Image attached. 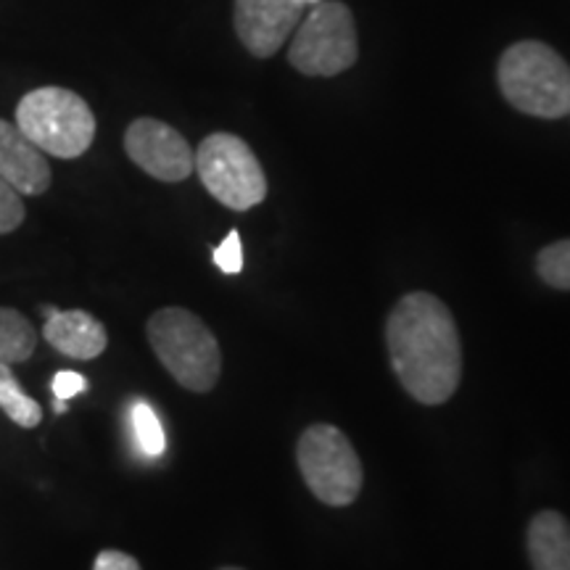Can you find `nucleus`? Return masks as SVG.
<instances>
[{
  "label": "nucleus",
  "mask_w": 570,
  "mask_h": 570,
  "mask_svg": "<svg viewBox=\"0 0 570 570\" xmlns=\"http://www.w3.org/2000/svg\"><path fill=\"white\" fill-rule=\"evenodd\" d=\"M132 428H135V439H138L142 452L151 454V458H159L164 446H167V439H164V428L159 423V417H156L151 404L135 402Z\"/></svg>",
  "instance_id": "16"
},
{
  "label": "nucleus",
  "mask_w": 570,
  "mask_h": 570,
  "mask_svg": "<svg viewBox=\"0 0 570 570\" xmlns=\"http://www.w3.org/2000/svg\"><path fill=\"white\" fill-rule=\"evenodd\" d=\"M360 56L356 24L348 6L323 0L302 21L288 48V63L306 77H336Z\"/></svg>",
  "instance_id": "7"
},
{
  "label": "nucleus",
  "mask_w": 570,
  "mask_h": 570,
  "mask_svg": "<svg viewBox=\"0 0 570 570\" xmlns=\"http://www.w3.org/2000/svg\"><path fill=\"white\" fill-rule=\"evenodd\" d=\"M125 151L142 173L161 183H183L196 169V154L183 132L154 117H140L127 127Z\"/></svg>",
  "instance_id": "8"
},
{
  "label": "nucleus",
  "mask_w": 570,
  "mask_h": 570,
  "mask_svg": "<svg viewBox=\"0 0 570 570\" xmlns=\"http://www.w3.org/2000/svg\"><path fill=\"white\" fill-rule=\"evenodd\" d=\"M302 3H317V0H302Z\"/></svg>",
  "instance_id": "22"
},
{
  "label": "nucleus",
  "mask_w": 570,
  "mask_h": 570,
  "mask_svg": "<svg viewBox=\"0 0 570 570\" xmlns=\"http://www.w3.org/2000/svg\"><path fill=\"white\" fill-rule=\"evenodd\" d=\"M302 0H235L233 24L246 51L269 59L302 21Z\"/></svg>",
  "instance_id": "9"
},
{
  "label": "nucleus",
  "mask_w": 570,
  "mask_h": 570,
  "mask_svg": "<svg viewBox=\"0 0 570 570\" xmlns=\"http://www.w3.org/2000/svg\"><path fill=\"white\" fill-rule=\"evenodd\" d=\"M499 90L512 109L539 119L570 114V67L539 40H523L502 53L497 67Z\"/></svg>",
  "instance_id": "2"
},
{
  "label": "nucleus",
  "mask_w": 570,
  "mask_h": 570,
  "mask_svg": "<svg viewBox=\"0 0 570 570\" xmlns=\"http://www.w3.org/2000/svg\"><path fill=\"white\" fill-rule=\"evenodd\" d=\"M51 389L56 399H63V402H67V399L82 394V391L88 389V381H85L80 373H75V370H61V373L53 375Z\"/></svg>",
  "instance_id": "19"
},
{
  "label": "nucleus",
  "mask_w": 570,
  "mask_h": 570,
  "mask_svg": "<svg viewBox=\"0 0 570 570\" xmlns=\"http://www.w3.org/2000/svg\"><path fill=\"white\" fill-rule=\"evenodd\" d=\"M214 265L225 275H238L244 269V246H240V233L230 230L227 238L214 248Z\"/></svg>",
  "instance_id": "18"
},
{
  "label": "nucleus",
  "mask_w": 570,
  "mask_h": 570,
  "mask_svg": "<svg viewBox=\"0 0 570 570\" xmlns=\"http://www.w3.org/2000/svg\"><path fill=\"white\" fill-rule=\"evenodd\" d=\"M219 570H244V568H233V566H227V568H219Z\"/></svg>",
  "instance_id": "21"
},
{
  "label": "nucleus",
  "mask_w": 570,
  "mask_h": 570,
  "mask_svg": "<svg viewBox=\"0 0 570 570\" xmlns=\"http://www.w3.org/2000/svg\"><path fill=\"white\" fill-rule=\"evenodd\" d=\"M525 544L533 570H570V523L560 512H537L529 523Z\"/></svg>",
  "instance_id": "12"
},
{
  "label": "nucleus",
  "mask_w": 570,
  "mask_h": 570,
  "mask_svg": "<svg viewBox=\"0 0 570 570\" xmlns=\"http://www.w3.org/2000/svg\"><path fill=\"white\" fill-rule=\"evenodd\" d=\"M0 180L21 196H42L53 180L46 154L6 119H0Z\"/></svg>",
  "instance_id": "10"
},
{
  "label": "nucleus",
  "mask_w": 570,
  "mask_h": 570,
  "mask_svg": "<svg viewBox=\"0 0 570 570\" xmlns=\"http://www.w3.org/2000/svg\"><path fill=\"white\" fill-rule=\"evenodd\" d=\"M154 354L183 389L209 394L223 375V352L206 323L183 306H164L146 323Z\"/></svg>",
  "instance_id": "3"
},
{
  "label": "nucleus",
  "mask_w": 570,
  "mask_h": 570,
  "mask_svg": "<svg viewBox=\"0 0 570 570\" xmlns=\"http://www.w3.org/2000/svg\"><path fill=\"white\" fill-rule=\"evenodd\" d=\"M0 410L9 415L19 428H38L42 420V407L32 396L21 391L17 375L11 373V365L0 362Z\"/></svg>",
  "instance_id": "14"
},
{
  "label": "nucleus",
  "mask_w": 570,
  "mask_h": 570,
  "mask_svg": "<svg viewBox=\"0 0 570 570\" xmlns=\"http://www.w3.org/2000/svg\"><path fill=\"white\" fill-rule=\"evenodd\" d=\"M38 348V331L35 325L11 306H0V362L19 365L27 362Z\"/></svg>",
  "instance_id": "13"
},
{
  "label": "nucleus",
  "mask_w": 570,
  "mask_h": 570,
  "mask_svg": "<svg viewBox=\"0 0 570 570\" xmlns=\"http://www.w3.org/2000/svg\"><path fill=\"white\" fill-rule=\"evenodd\" d=\"M537 273L550 288L570 291V238L541 248L537 254Z\"/></svg>",
  "instance_id": "15"
},
{
  "label": "nucleus",
  "mask_w": 570,
  "mask_h": 570,
  "mask_svg": "<svg viewBox=\"0 0 570 570\" xmlns=\"http://www.w3.org/2000/svg\"><path fill=\"white\" fill-rule=\"evenodd\" d=\"M204 188L233 212H248L267 196V177L252 146L233 132H212L196 148Z\"/></svg>",
  "instance_id": "6"
},
{
  "label": "nucleus",
  "mask_w": 570,
  "mask_h": 570,
  "mask_svg": "<svg viewBox=\"0 0 570 570\" xmlns=\"http://www.w3.org/2000/svg\"><path fill=\"white\" fill-rule=\"evenodd\" d=\"M42 338L51 344L56 352L69 356V360H96L109 346V333L98 317L85 309L56 312L42 325Z\"/></svg>",
  "instance_id": "11"
},
{
  "label": "nucleus",
  "mask_w": 570,
  "mask_h": 570,
  "mask_svg": "<svg viewBox=\"0 0 570 570\" xmlns=\"http://www.w3.org/2000/svg\"><path fill=\"white\" fill-rule=\"evenodd\" d=\"M92 570H142L140 562L132 554L119 552V550H104L98 552Z\"/></svg>",
  "instance_id": "20"
},
{
  "label": "nucleus",
  "mask_w": 570,
  "mask_h": 570,
  "mask_svg": "<svg viewBox=\"0 0 570 570\" xmlns=\"http://www.w3.org/2000/svg\"><path fill=\"white\" fill-rule=\"evenodd\" d=\"M27 217L24 202L19 190H13L9 183L0 180V235H9L21 227Z\"/></svg>",
  "instance_id": "17"
},
{
  "label": "nucleus",
  "mask_w": 570,
  "mask_h": 570,
  "mask_svg": "<svg viewBox=\"0 0 570 570\" xmlns=\"http://www.w3.org/2000/svg\"><path fill=\"white\" fill-rule=\"evenodd\" d=\"M17 127L56 159H77L96 140V114L82 96L59 85L27 92L17 106Z\"/></svg>",
  "instance_id": "4"
},
{
  "label": "nucleus",
  "mask_w": 570,
  "mask_h": 570,
  "mask_svg": "<svg viewBox=\"0 0 570 570\" xmlns=\"http://www.w3.org/2000/svg\"><path fill=\"white\" fill-rule=\"evenodd\" d=\"M386 346L399 383L415 402L439 407L460 389V331L439 296L415 291L399 298L386 320Z\"/></svg>",
  "instance_id": "1"
},
{
  "label": "nucleus",
  "mask_w": 570,
  "mask_h": 570,
  "mask_svg": "<svg viewBox=\"0 0 570 570\" xmlns=\"http://www.w3.org/2000/svg\"><path fill=\"white\" fill-rule=\"evenodd\" d=\"M296 462L302 479L327 508H348L362 491V460L341 428L315 423L298 436Z\"/></svg>",
  "instance_id": "5"
}]
</instances>
